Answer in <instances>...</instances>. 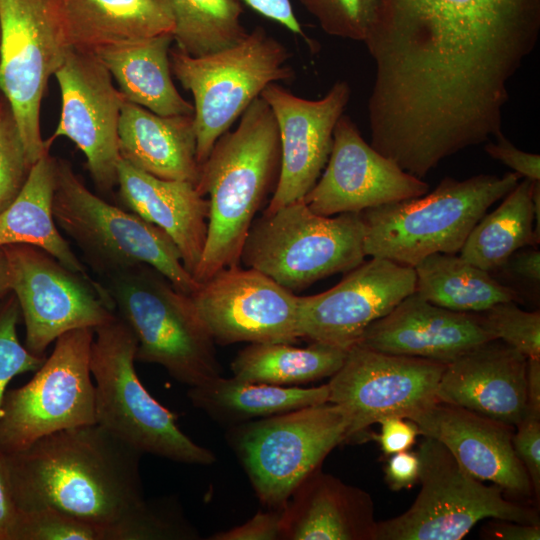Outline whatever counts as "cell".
<instances>
[{
	"label": "cell",
	"mask_w": 540,
	"mask_h": 540,
	"mask_svg": "<svg viewBox=\"0 0 540 540\" xmlns=\"http://www.w3.org/2000/svg\"><path fill=\"white\" fill-rule=\"evenodd\" d=\"M249 7L273 20L294 34L308 40L305 33L294 14L290 0H241Z\"/></svg>",
	"instance_id": "obj_45"
},
{
	"label": "cell",
	"mask_w": 540,
	"mask_h": 540,
	"mask_svg": "<svg viewBox=\"0 0 540 540\" xmlns=\"http://www.w3.org/2000/svg\"><path fill=\"white\" fill-rule=\"evenodd\" d=\"M260 96L273 111L281 142L279 181L265 209L272 212L303 199L319 179L351 90L346 81L340 80L323 98L309 100L271 83Z\"/></svg>",
	"instance_id": "obj_19"
},
{
	"label": "cell",
	"mask_w": 540,
	"mask_h": 540,
	"mask_svg": "<svg viewBox=\"0 0 540 540\" xmlns=\"http://www.w3.org/2000/svg\"><path fill=\"white\" fill-rule=\"evenodd\" d=\"M493 339L515 348L527 358L540 357V312L520 309L515 302H501L479 312Z\"/></svg>",
	"instance_id": "obj_36"
},
{
	"label": "cell",
	"mask_w": 540,
	"mask_h": 540,
	"mask_svg": "<svg viewBox=\"0 0 540 540\" xmlns=\"http://www.w3.org/2000/svg\"><path fill=\"white\" fill-rule=\"evenodd\" d=\"M365 257L361 212L323 216L300 199L255 218L240 262L294 293L351 271Z\"/></svg>",
	"instance_id": "obj_7"
},
{
	"label": "cell",
	"mask_w": 540,
	"mask_h": 540,
	"mask_svg": "<svg viewBox=\"0 0 540 540\" xmlns=\"http://www.w3.org/2000/svg\"><path fill=\"white\" fill-rule=\"evenodd\" d=\"M413 267L371 257L334 287L298 296L300 338L349 350L374 321L415 292Z\"/></svg>",
	"instance_id": "obj_17"
},
{
	"label": "cell",
	"mask_w": 540,
	"mask_h": 540,
	"mask_svg": "<svg viewBox=\"0 0 540 540\" xmlns=\"http://www.w3.org/2000/svg\"><path fill=\"white\" fill-rule=\"evenodd\" d=\"M490 340L494 339L479 313L443 308L414 292L369 325L357 344L449 363Z\"/></svg>",
	"instance_id": "obj_21"
},
{
	"label": "cell",
	"mask_w": 540,
	"mask_h": 540,
	"mask_svg": "<svg viewBox=\"0 0 540 540\" xmlns=\"http://www.w3.org/2000/svg\"><path fill=\"white\" fill-rule=\"evenodd\" d=\"M322 30L335 37L364 42L374 21L378 0H299Z\"/></svg>",
	"instance_id": "obj_37"
},
{
	"label": "cell",
	"mask_w": 540,
	"mask_h": 540,
	"mask_svg": "<svg viewBox=\"0 0 540 540\" xmlns=\"http://www.w3.org/2000/svg\"><path fill=\"white\" fill-rule=\"evenodd\" d=\"M56 158L47 150L31 167L16 199L0 213V247H39L68 269L90 277L85 264L60 234L53 215Z\"/></svg>",
	"instance_id": "obj_29"
},
{
	"label": "cell",
	"mask_w": 540,
	"mask_h": 540,
	"mask_svg": "<svg viewBox=\"0 0 540 540\" xmlns=\"http://www.w3.org/2000/svg\"><path fill=\"white\" fill-rule=\"evenodd\" d=\"M11 293L8 261L3 247H0V300Z\"/></svg>",
	"instance_id": "obj_49"
},
{
	"label": "cell",
	"mask_w": 540,
	"mask_h": 540,
	"mask_svg": "<svg viewBox=\"0 0 540 540\" xmlns=\"http://www.w3.org/2000/svg\"><path fill=\"white\" fill-rule=\"evenodd\" d=\"M119 195L131 212L162 229L178 248L193 275L201 260L208 230L209 200L184 180H165L121 159ZM194 277V276H193Z\"/></svg>",
	"instance_id": "obj_24"
},
{
	"label": "cell",
	"mask_w": 540,
	"mask_h": 540,
	"mask_svg": "<svg viewBox=\"0 0 540 540\" xmlns=\"http://www.w3.org/2000/svg\"><path fill=\"white\" fill-rule=\"evenodd\" d=\"M290 56L261 26L237 44L203 56H191L177 46L170 48L171 72L194 99L199 165L269 84L294 77Z\"/></svg>",
	"instance_id": "obj_8"
},
{
	"label": "cell",
	"mask_w": 540,
	"mask_h": 540,
	"mask_svg": "<svg viewBox=\"0 0 540 540\" xmlns=\"http://www.w3.org/2000/svg\"><path fill=\"white\" fill-rule=\"evenodd\" d=\"M0 25V93L11 105L33 165L51 146L41 136V102L69 48L60 0H0Z\"/></svg>",
	"instance_id": "obj_12"
},
{
	"label": "cell",
	"mask_w": 540,
	"mask_h": 540,
	"mask_svg": "<svg viewBox=\"0 0 540 540\" xmlns=\"http://www.w3.org/2000/svg\"><path fill=\"white\" fill-rule=\"evenodd\" d=\"M0 49H1V25H0Z\"/></svg>",
	"instance_id": "obj_51"
},
{
	"label": "cell",
	"mask_w": 540,
	"mask_h": 540,
	"mask_svg": "<svg viewBox=\"0 0 540 540\" xmlns=\"http://www.w3.org/2000/svg\"><path fill=\"white\" fill-rule=\"evenodd\" d=\"M172 34L106 46L93 54L118 83L124 99L161 116L192 115L194 106L172 80Z\"/></svg>",
	"instance_id": "obj_27"
},
{
	"label": "cell",
	"mask_w": 540,
	"mask_h": 540,
	"mask_svg": "<svg viewBox=\"0 0 540 540\" xmlns=\"http://www.w3.org/2000/svg\"><path fill=\"white\" fill-rule=\"evenodd\" d=\"M189 296L215 344L300 339L298 296L253 268L223 269Z\"/></svg>",
	"instance_id": "obj_15"
},
{
	"label": "cell",
	"mask_w": 540,
	"mask_h": 540,
	"mask_svg": "<svg viewBox=\"0 0 540 540\" xmlns=\"http://www.w3.org/2000/svg\"><path fill=\"white\" fill-rule=\"evenodd\" d=\"M420 461L416 452L409 450L390 455L385 466V481L393 491L410 489L419 479Z\"/></svg>",
	"instance_id": "obj_43"
},
{
	"label": "cell",
	"mask_w": 540,
	"mask_h": 540,
	"mask_svg": "<svg viewBox=\"0 0 540 540\" xmlns=\"http://www.w3.org/2000/svg\"><path fill=\"white\" fill-rule=\"evenodd\" d=\"M191 403L229 428L300 408L329 402V386L283 387L221 375L189 387Z\"/></svg>",
	"instance_id": "obj_28"
},
{
	"label": "cell",
	"mask_w": 540,
	"mask_h": 540,
	"mask_svg": "<svg viewBox=\"0 0 540 540\" xmlns=\"http://www.w3.org/2000/svg\"><path fill=\"white\" fill-rule=\"evenodd\" d=\"M17 513L8 481L4 455L0 454V540H12Z\"/></svg>",
	"instance_id": "obj_47"
},
{
	"label": "cell",
	"mask_w": 540,
	"mask_h": 540,
	"mask_svg": "<svg viewBox=\"0 0 540 540\" xmlns=\"http://www.w3.org/2000/svg\"><path fill=\"white\" fill-rule=\"evenodd\" d=\"M11 293L25 324L24 346L45 357L48 346L66 332L96 329L116 318L99 281L74 272L45 250L28 244L3 246Z\"/></svg>",
	"instance_id": "obj_13"
},
{
	"label": "cell",
	"mask_w": 540,
	"mask_h": 540,
	"mask_svg": "<svg viewBox=\"0 0 540 540\" xmlns=\"http://www.w3.org/2000/svg\"><path fill=\"white\" fill-rule=\"evenodd\" d=\"M428 190L425 181L368 144L343 114L324 171L303 199L313 212L333 216L419 197Z\"/></svg>",
	"instance_id": "obj_18"
},
{
	"label": "cell",
	"mask_w": 540,
	"mask_h": 540,
	"mask_svg": "<svg viewBox=\"0 0 540 540\" xmlns=\"http://www.w3.org/2000/svg\"><path fill=\"white\" fill-rule=\"evenodd\" d=\"M496 142H487L484 149L492 158L514 170V173L530 181H540V156L518 149L504 134Z\"/></svg>",
	"instance_id": "obj_41"
},
{
	"label": "cell",
	"mask_w": 540,
	"mask_h": 540,
	"mask_svg": "<svg viewBox=\"0 0 540 540\" xmlns=\"http://www.w3.org/2000/svg\"><path fill=\"white\" fill-rule=\"evenodd\" d=\"M446 364L352 346L328 383L329 402L348 420L345 442L368 439L374 423L392 416L408 419L436 402Z\"/></svg>",
	"instance_id": "obj_14"
},
{
	"label": "cell",
	"mask_w": 540,
	"mask_h": 540,
	"mask_svg": "<svg viewBox=\"0 0 540 540\" xmlns=\"http://www.w3.org/2000/svg\"><path fill=\"white\" fill-rule=\"evenodd\" d=\"M283 507L258 512L245 523L213 534L211 540H282Z\"/></svg>",
	"instance_id": "obj_40"
},
{
	"label": "cell",
	"mask_w": 540,
	"mask_h": 540,
	"mask_svg": "<svg viewBox=\"0 0 540 540\" xmlns=\"http://www.w3.org/2000/svg\"><path fill=\"white\" fill-rule=\"evenodd\" d=\"M499 269L505 270L522 283L532 286L539 293L540 252L535 247H524L516 251Z\"/></svg>",
	"instance_id": "obj_44"
},
{
	"label": "cell",
	"mask_w": 540,
	"mask_h": 540,
	"mask_svg": "<svg viewBox=\"0 0 540 540\" xmlns=\"http://www.w3.org/2000/svg\"><path fill=\"white\" fill-rule=\"evenodd\" d=\"M53 215L57 226L76 244L85 263L99 278L147 264L187 295L200 285L162 229L92 193L71 164L58 158Z\"/></svg>",
	"instance_id": "obj_5"
},
{
	"label": "cell",
	"mask_w": 540,
	"mask_h": 540,
	"mask_svg": "<svg viewBox=\"0 0 540 540\" xmlns=\"http://www.w3.org/2000/svg\"><path fill=\"white\" fill-rule=\"evenodd\" d=\"M514 451L525 467L534 498L540 497V414L526 411L515 426L512 437Z\"/></svg>",
	"instance_id": "obj_39"
},
{
	"label": "cell",
	"mask_w": 540,
	"mask_h": 540,
	"mask_svg": "<svg viewBox=\"0 0 540 540\" xmlns=\"http://www.w3.org/2000/svg\"><path fill=\"white\" fill-rule=\"evenodd\" d=\"M481 537L496 540H539L540 525L491 519L482 529Z\"/></svg>",
	"instance_id": "obj_46"
},
{
	"label": "cell",
	"mask_w": 540,
	"mask_h": 540,
	"mask_svg": "<svg viewBox=\"0 0 540 540\" xmlns=\"http://www.w3.org/2000/svg\"><path fill=\"white\" fill-rule=\"evenodd\" d=\"M175 23L174 42L191 56L211 54L242 41L239 0H167Z\"/></svg>",
	"instance_id": "obj_33"
},
{
	"label": "cell",
	"mask_w": 540,
	"mask_h": 540,
	"mask_svg": "<svg viewBox=\"0 0 540 540\" xmlns=\"http://www.w3.org/2000/svg\"><path fill=\"white\" fill-rule=\"evenodd\" d=\"M93 338L91 328L66 332L26 384L6 390L0 412L2 454L22 451L57 431L96 423Z\"/></svg>",
	"instance_id": "obj_11"
},
{
	"label": "cell",
	"mask_w": 540,
	"mask_h": 540,
	"mask_svg": "<svg viewBox=\"0 0 540 540\" xmlns=\"http://www.w3.org/2000/svg\"><path fill=\"white\" fill-rule=\"evenodd\" d=\"M532 201L534 210V234L540 242V181L532 183Z\"/></svg>",
	"instance_id": "obj_50"
},
{
	"label": "cell",
	"mask_w": 540,
	"mask_h": 540,
	"mask_svg": "<svg viewBox=\"0 0 540 540\" xmlns=\"http://www.w3.org/2000/svg\"><path fill=\"white\" fill-rule=\"evenodd\" d=\"M526 368L521 352L487 341L445 365L437 398L515 427L526 413Z\"/></svg>",
	"instance_id": "obj_22"
},
{
	"label": "cell",
	"mask_w": 540,
	"mask_h": 540,
	"mask_svg": "<svg viewBox=\"0 0 540 540\" xmlns=\"http://www.w3.org/2000/svg\"><path fill=\"white\" fill-rule=\"evenodd\" d=\"M532 183L518 182L494 211L477 222L459 251L462 258L493 272L516 251L539 244L534 234Z\"/></svg>",
	"instance_id": "obj_32"
},
{
	"label": "cell",
	"mask_w": 540,
	"mask_h": 540,
	"mask_svg": "<svg viewBox=\"0 0 540 540\" xmlns=\"http://www.w3.org/2000/svg\"><path fill=\"white\" fill-rule=\"evenodd\" d=\"M142 455L94 423L49 434L4 459L18 511L53 508L103 528L107 540L197 539L173 503L145 499Z\"/></svg>",
	"instance_id": "obj_1"
},
{
	"label": "cell",
	"mask_w": 540,
	"mask_h": 540,
	"mask_svg": "<svg viewBox=\"0 0 540 540\" xmlns=\"http://www.w3.org/2000/svg\"><path fill=\"white\" fill-rule=\"evenodd\" d=\"M281 142L271 107L257 97L234 131L222 134L200 165L196 189L208 196L204 251L193 276L199 283L239 265L256 214L279 181Z\"/></svg>",
	"instance_id": "obj_2"
},
{
	"label": "cell",
	"mask_w": 540,
	"mask_h": 540,
	"mask_svg": "<svg viewBox=\"0 0 540 540\" xmlns=\"http://www.w3.org/2000/svg\"><path fill=\"white\" fill-rule=\"evenodd\" d=\"M60 16L67 46L89 53L175 29L167 0H60Z\"/></svg>",
	"instance_id": "obj_26"
},
{
	"label": "cell",
	"mask_w": 540,
	"mask_h": 540,
	"mask_svg": "<svg viewBox=\"0 0 540 540\" xmlns=\"http://www.w3.org/2000/svg\"><path fill=\"white\" fill-rule=\"evenodd\" d=\"M379 434H370L378 442L380 449L386 456L410 450L420 435L418 426L407 418L392 416L378 422Z\"/></svg>",
	"instance_id": "obj_42"
},
{
	"label": "cell",
	"mask_w": 540,
	"mask_h": 540,
	"mask_svg": "<svg viewBox=\"0 0 540 540\" xmlns=\"http://www.w3.org/2000/svg\"><path fill=\"white\" fill-rule=\"evenodd\" d=\"M54 76L61 93V116L46 142L70 139L85 155L97 189L110 192L118 184V124L124 97L93 53L68 48Z\"/></svg>",
	"instance_id": "obj_16"
},
{
	"label": "cell",
	"mask_w": 540,
	"mask_h": 540,
	"mask_svg": "<svg viewBox=\"0 0 540 540\" xmlns=\"http://www.w3.org/2000/svg\"><path fill=\"white\" fill-rule=\"evenodd\" d=\"M31 167L11 105L0 93V213L19 195Z\"/></svg>",
	"instance_id": "obj_34"
},
{
	"label": "cell",
	"mask_w": 540,
	"mask_h": 540,
	"mask_svg": "<svg viewBox=\"0 0 540 540\" xmlns=\"http://www.w3.org/2000/svg\"><path fill=\"white\" fill-rule=\"evenodd\" d=\"M136 347L134 334L118 316L94 329L90 370L96 423L142 454L190 465L214 464L215 454L188 437L176 416L144 387L134 366Z\"/></svg>",
	"instance_id": "obj_6"
},
{
	"label": "cell",
	"mask_w": 540,
	"mask_h": 540,
	"mask_svg": "<svg viewBox=\"0 0 540 540\" xmlns=\"http://www.w3.org/2000/svg\"><path fill=\"white\" fill-rule=\"evenodd\" d=\"M18 511V510H17ZM12 540H107L103 528L53 508L18 511Z\"/></svg>",
	"instance_id": "obj_35"
},
{
	"label": "cell",
	"mask_w": 540,
	"mask_h": 540,
	"mask_svg": "<svg viewBox=\"0 0 540 540\" xmlns=\"http://www.w3.org/2000/svg\"><path fill=\"white\" fill-rule=\"evenodd\" d=\"M408 419L420 435L442 443L473 477L492 482L518 502L534 497L529 475L514 451V426L440 400Z\"/></svg>",
	"instance_id": "obj_20"
},
{
	"label": "cell",
	"mask_w": 540,
	"mask_h": 540,
	"mask_svg": "<svg viewBox=\"0 0 540 540\" xmlns=\"http://www.w3.org/2000/svg\"><path fill=\"white\" fill-rule=\"evenodd\" d=\"M20 317L19 303L13 293L0 300V412L10 381L17 375L36 371L45 360L20 343L17 335Z\"/></svg>",
	"instance_id": "obj_38"
},
{
	"label": "cell",
	"mask_w": 540,
	"mask_h": 540,
	"mask_svg": "<svg viewBox=\"0 0 540 540\" xmlns=\"http://www.w3.org/2000/svg\"><path fill=\"white\" fill-rule=\"evenodd\" d=\"M416 453L420 491L404 513L377 521L374 540H460L484 519L540 525L534 507L470 475L438 440L424 436Z\"/></svg>",
	"instance_id": "obj_9"
},
{
	"label": "cell",
	"mask_w": 540,
	"mask_h": 540,
	"mask_svg": "<svg viewBox=\"0 0 540 540\" xmlns=\"http://www.w3.org/2000/svg\"><path fill=\"white\" fill-rule=\"evenodd\" d=\"M526 411L540 414V357L527 358Z\"/></svg>",
	"instance_id": "obj_48"
},
{
	"label": "cell",
	"mask_w": 540,
	"mask_h": 540,
	"mask_svg": "<svg viewBox=\"0 0 540 540\" xmlns=\"http://www.w3.org/2000/svg\"><path fill=\"white\" fill-rule=\"evenodd\" d=\"M413 268L415 293L443 308L479 313L501 302L521 300L514 288L460 255L434 253Z\"/></svg>",
	"instance_id": "obj_30"
},
{
	"label": "cell",
	"mask_w": 540,
	"mask_h": 540,
	"mask_svg": "<svg viewBox=\"0 0 540 540\" xmlns=\"http://www.w3.org/2000/svg\"><path fill=\"white\" fill-rule=\"evenodd\" d=\"M118 143L121 159L135 168L161 179L196 185L200 165L194 114L161 116L124 99Z\"/></svg>",
	"instance_id": "obj_25"
},
{
	"label": "cell",
	"mask_w": 540,
	"mask_h": 540,
	"mask_svg": "<svg viewBox=\"0 0 540 540\" xmlns=\"http://www.w3.org/2000/svg\"><path fill=\"white\" fill-rule=\"evenodd\" d=\"M519 178L514 172L445 177L428 194L362 211L366 256L414 267L434 253H458L489 207Z\"/></svg>",
	"instance_id": "obj_3"
},
{
	"label": "cell",
	"mask_w": 540,
	"mask_h": 540,
	"mask_svg": "<svg viewBox=\"0 0 540 540\" xmlns=\"http://www.w3.org/2000/svg\"><path fill=\"white\" fill-rule=\"evenodd\" d=\"M99 282L136 338V361L158 364L189 387L221 375L215 342L190 296L159 271L138 264Z\"/></svg>",
	"instance_id": "obj_4"
},
{
	"label": "cell",
	"mask_w": 540,
	"mask_h": 540,
	"mask_svg": "<svg viewBox=\"0 0 540 540\" xmlns=\"http://www.w3.org/2000/svg\"><path fill=\"white\" fill-rule=\"evenodd\" d=\"M348 420L331 402L227 428L226 441L260 502L283 507L296 487L338 445Z\"/></svg>",
	"instance_id": "obj_10"
},
{
	"label": "cell",
	"mask_w": 540,
	"mask_h": 540,
	"mask_svg": "<svg viewBox=\"0 0 540 540\" xmlns=\"http://www.w3.org/2000/svg\"><path fill=\"white\" fill-rule=\"evenodd\" d=\"M348 350L312 342L304 348L292 343H250L233 359V377L283 387L299 386L334 375Z\"/></svg>",
	"instance_id": "obj_31"
},
{
	"label": "cell",
	"mask_w": 540,
	"mask_h": 540,
	"mask_svg": "<svg viewBox=\"0 0 540 540\" xmlns=\"http://www.w3.org/2000/svg\"><path fill=\"white\" fill-rule=\"evenodd\" d=\"M368 492L324 473H310L283 506L282 540H374Z\"/></svg>",
	"instance_id": "obj_23"
}]
</instances>
